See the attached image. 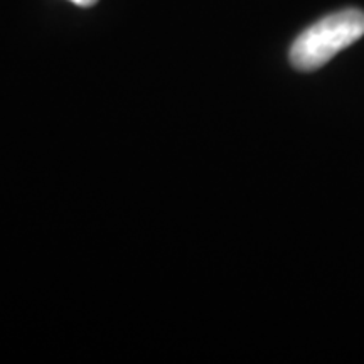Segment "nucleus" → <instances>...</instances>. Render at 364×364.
I'll list each match as a JSON object with an SVG mask.
<instances>
[{"label": "nucleus", "instance_id": "1", "mask_svg": "<svg viewBox=\"0 0 364 364\" xmlns=\"http://www.w3.org/2000/svg\"><path fill=\"white\" fill-rule=\"evenodd\" d=\"M364 36V12L344 9L317 21L294 41L290 63L295 70L311 73L331 61L339 51Z\"/></svg>", "mask_w": 364, "mask_h": 364}, {"label": "nucleus", "instance_id": "2", "mask_svg": "<svg viewBox=\"0 0 364 364\" xmlns=\"http://www.w3.org/2000/svg\"><path fill=\"white\" fill-rule=\"evenodd\" d=\"M70 2L76 4L78 7H91L98 2V0H70Z\"/></svg>", "mask_w": 364, "mask_h": 364}]
</instances>
